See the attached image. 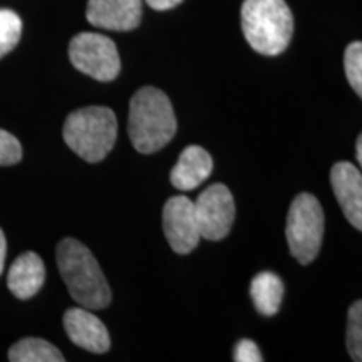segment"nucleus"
I'll use <instances>...</instances> for the list:
<instances>
[{
    "instance_id": "1",
    "label": "nucleus",
    "mask_w": 362,
    "mask_h": 362,
    "mask_svg": "<svg viewBox=\"0 0 362 362\" xmlns=\"http://www.w3.org/2000/svg\"><path fill=\"white\" fill-rule=\"evenodd\" d=\"M176 133V116L170 98L161 89L146 86L131 98L128 134L136 151H160Z\"/></svg>"
},
{
    "instance_id": "2",
    "label": "nucleus",
    "mask_w": 362,
    "mask_h": 362,
    "mask_svg": "<svg viewBox=\"0 0 362 362\" xmlns=\"http://www.w3.org/2000/svg\"><path fill=\"white\" fill-rule=\"evenodd\" d=\"M57 267L71 297L89 310L111 304V288L90 250L79 240L64 238L57 245Z\"/></svg>"
},
{
    "instance_id": "3",
    "label": "nucleus",
    "mask_w": 362,
    "mask_h": 362,
    "mask_svg": "<svg viewBox=\"0 0 362 362\" xmlns=\"http://www.w3.org/2000/svg\"><path fill=\"white\" fill-rule=\"evenodd\" d=\"M242 29L247 42L262 56H279L291 44L293 16L285 0H243Z\"/></svg>"
},
{
    "instance_id": "4",
    "label": "nucleus",
    "mask_w": 362,
    "mask_h": 362,
    "mask_svg": "<svg viewBox=\"0 0 362 362\" xmlns=\"http://www.w3.org/2000/svg\"><path fill=\"white\" fill-rule=\"evenodd\" d=\"M64 141L88 163H99L111 153L117 138V119L110 107L89 106L67 116Z\"/></svg>"
},
{
    "instance_id": "5",
    "label": "nucleus",
    "mask_w": 362,
    "mask_h": 362,
    "mask_svg": "<svg viewBox=\"0 0 362 362\" xmlns=\"http://www.w3.org/2000/svg\"><path fill=\"white\" fill-rule=\"evenodd\" d=\"M324 210L314 194L300 193L292 202L287 216L288 247L292 255L300 264H310L322 247L324 238Z\"/></svg>"
},
{
    "instance_id": "6",
    "label": "nucleus",
    "mask_w": 362,
    "mask_h": 362,
    "mask_svg": "<svg viewBox=\"0 0 362 362\" xmlns=\"http://www.w3.org/2000/svg\"><path fill=\"white\" fill-rule=\"evenodd\" d=\"M69 59L76 69L89 78L110 83L121 71V59L116 44L96 33H81L69 44Z\"/></svg>"
},
{
    "instance_id": "7",
    "label": "nucleus",
    "mask_w": 362,
    "mask_h": 362,
    "mask_svg": "<svg viewBox=\"0 0 362 362\" xmlns=\"http://www.w3.org/2000/svg\"><path fill=\"white\" fill-rule=\"evenodd\" d=\"M200 233L206 240H221L232 230L235 220V202L225 185L208 187L194 202Z\"/></svg>"
},
{
    "instance_id": "8",
    "label": "nucleus",
    "mask_w": 362,
    "mask_h": 362,
    "mask_svg": "<svg viewBox=\"0 0 362 362\" xmlns=\"http://www.w3.org/2000/svg\"><path fill=\"white\" fill-rule=\"evenodd\" d=\"M163 232L170 247L180 255L194 250L202 238L194 202L183 194L170 198L163 206Z\"/></svg>"
},
{
    "instance_id": "9",
    "label": "nucleus",
    "mask_w": 362,
    "mask_h": 362,
    "mask_svg": "<svg viewBox=\"0 0 362 362\" xmlns=\"http://www.w3.org/2000/svg\"><path fill=\"white\" fill-rule=\"evenodd\" d=\"M141 0H89L86 17L99 29L129 33L141 24Z\"/></svg>"
},
{
    "instance_id": "10",
    "label": "nucleus",
    "mask_w": 362,
    "mask_h": 362,
    "mask_svg": "<svg viewBox=\"0 0 362 362\" xmlns=\"http://www.w3.org/2000/svg\"><path fill=\"white\" fill-rule=\"evenodd\" d=\"M64 329L67 337L81 349L104 354L110 351L111 337L103 320L86 307H72L64 314Z\"/></svg>"
},
{
    "instance_id": "11",
    "label": "nucleus",
    "mask_w": 362,
    "mask_h": 362,
    "mask_svg": "<svg viewBox=\"0 0 362 362\" xmlns=\"http://www.w3.org/2000/svg\"><path fill=\"white\" fill-rule=\"evenodd\" d=\"M330 185L342 214L362 232V173L349 161H339L330 170Z\"/></svg>"
},
{
    "instance_id": "12",
    "label": "nucleus",
    "mask_w": 362,
    "mask_h": 362,
    "mask_svg": "<svg viewBox=\"0 0 362 362\" xmlns=\"http://www.w3.org/2000/svg\"><path fill=\"white\" fill-rule=\"evenodd\" d=\"M45 280L44 262L35 252H25L13 262L7 275L8 291L21 300L34 297Z\"/></svg>"
},
{
    "instance_id": "13",
    "label": "nucleus",
    "mask_w": 362,
    "mask_h": 362,
    "mask_svg": "<svg viewBox=\"0 0 362 362\" xmlns=\"http://www.w3.org/2000/svg\"><path fill=\"white\" fill-rule=\"evenodd\" d=\"M214 170V160L202 146H188L183 149L178 163L171 170V185L180 192H189L202 185Z\"/></svg>"
},
{
    "instance_id": "14",
    "label": "nucleus",
    "mask_w": 362,
    "mask_h": 362,
    "mask_svg": "<svg viewBox=\"0 0 362 362\" xmlns=\"http://www.w3.org/2000/svg\"><path fill=\"white\" fill-rule=\"evenodd\" d=\"M284 282L274 272H260L250 284V296L255 309L262 315H275L284 298Z\"/></svg>"
},
{
    "instance_id": "15",
    "label": "nucleus",
    "mask_w": 362,
    "mask_h": 362,
    "mask_svg": "<svg viewBox=\"0 0 362 362\" xmlns=\"http://www.w3.org/2000/svg\"><path fill=\"white\" fill-rule=\"evenodd\" d=\"M12 362H64V356L51 342L37 337L22 339L8 349Z\"/></svg>"
},
{
    "instance_id": "16",
    "label": "nucleus",
    "mask_w": 362,
    "mask_h": 362,
    "mask_svg": "<svg viewBox=\"0 0 362 362\" xmlns=\"http://www.w3.org/2000/svg\"><path fill=\"white\" fill-rule=\"evenodd\" d=\"M22 35V21L13 11L0 8V59L16 49Z\"/></svg>"
},
{
    "instance_id": "17",
    "label": "nucleus",
    "mask_w": 362,
    "mask_h": 362,
    "mask_svg": "<svg viewBox=\"0 0 362 362\" xmlns=\"http://www.w3.org/2000/svg\"><path fill=\"white\" fill-rule=\"evenodd\" d=\"M346 341L351 359L362 362V300L354 302L347 312Z\"/></svg>"
},
{
    "instance_id": "18",
    "label": "nucleus",
    "mask_w": 362,
    "mask_h": 362,
    "mask_svg": "<svg viewBox=\"0 0 362 362\" xmlns=\"http://www.w3.org/2000/svg\"><path fill=\"white\" fill-rule=\"evenodd\" d=\"M344 69H346V78L349 81L351 88L362 99V42L356 40L347 45L344 52Z\"/></svg>"
},
{
    "instance_id": "19",
    "label": "nucleus",
    "mask_w": 362,
    "mask_h": 362,
    "mask_svg": "<svg viewBox=\"0 0 362 362\" xmlns=\"http://www.w3.org/2000/svg\"><path fill=\"white\" fill-rule=\"evenodd\" d=\"M22 160V146L16 136L0 129V166L17 165Z\"/></svg>"
},
{
    "instance_id": "20",
    "label": "nucleus",
    "mask_w": 362,
    "mask_h": 362,
    "mask_svg": "<svg viewBox=\"0 0 362 362\" xmlns=\"http://www.w3.org/2000/svg\"><path fill=\"white\" fill-rule=\"evenodd\" d=\"M233 359L237 362H262L264 357H262L259 346L255 342L250 339H243L235 346Z\"/></svg>"
},
{
    "instance_id": "21",
    "label": "nucleus",
    "mask_w": 362,
    "mask_h": 362,
    "mask_svg": "<svg viewBox=\"0 0 362 362\" xmlns=\"http://www.w3.org/2000/svg\"><path fill=\"white\" fill-rule=\"evenodd\" d=\"M181 2H183V0H146L148 6L155 8V11H170V8L180 6Z\"/></svg>"
},
{
    "instance_id": "22",
    "label": "nucleus",
    "mask_w": 362,
    "mask_h": 362,
    "mask_svg": "<svg viewBox=\"0 0 362 362\" xmlns=\"http://www.w3.org/2000/svg\"><path fill=\"white\" fill-rule=\"evenodd\" d=\"M6 255H7V242H6V235H4L2 230H0V275H2L4 264H6Z\"/></svg>"
},
{
    "instance_id": "23",
    "label": "nucleus",
    "mask_w": 362,
    "mask_h": 362,
    "mask_svg": "<svg viewBox=\"0 0 362 362\" xmlns=\"http://www.w3.org/2000/svg\"><path fill=\"white\" fill-rule=\"evenodd\" d=\"M356 156H357V161H359V165L362 168V133L359 134V138H357V141H356Z\"/></svg>"
}]
</instances>
